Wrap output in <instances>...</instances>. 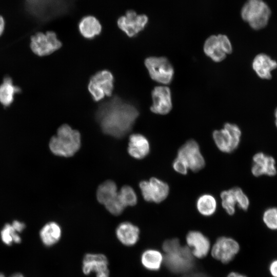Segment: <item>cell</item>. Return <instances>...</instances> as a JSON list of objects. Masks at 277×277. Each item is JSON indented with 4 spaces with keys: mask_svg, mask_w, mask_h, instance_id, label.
<instances>
[{
    "mask_svg": "<svg viewBox=\"0 0 277 277\" xmlns=\"http://www.w3.org/2000/svg\"><path fill=\"white\" fill-rule=\"evenodd\" d=\"M138 115L134 104L117 95L101 103L95 114L103 132L117 138L130 131Z\"/></svg>",
    "mask_w": 277,
    "mask_h": 277,
    "instance_id": "6da1fadb",
    "label": "cell"
},
{
    "mask_svg": "<svg viewBox=\"0 0 277 277\" xmlns=\"http://www.w3.org/2000/svg\"><path fill=\"white\" fill-rule=\"evenodd\" d=\"M12 226L17 231V232H22L25 228L24 223L17 221H14L12 224Z\"/></svg>",
    "mask_w": 277,
    "mask_h": 277,
    "instance_id": "d6a6232c",
    "label": "cell"
},
{
    "mask_svg": "<svg viewBox=\"0 0 277 277\" xmlns=\"http://www.w3.org/2000/svg\"><path fill=\"white\" fill-rule=\"evenodd\" d=\"M150 144L148 139L140 133L131 134L128 147L129 154L136 159L145 157L149 153Z\"/></svg>",
    "mask_w": 277,
    "mask_h": 277,
    "instance_id": "ffe728a7",
    "label": "cell"
},
{
    "mask_svg": "<svg viewBox=\"0 0 277 277\" xmlns=\"http://www.w3.org/2000/svg\"><path fill=\"white\" fill-rule=\"evenodd\" d=\"M139 187L144 199L147 202L161 203L167 197L169 192V185L156 177L141 182Z\"/></svg>",
    "mask_w": 277,
    "mask_h": 277,
    "instance_id": "30bf717a",
    "label": "cell"
},
{
    "mask_svg": "<svg viewBox=\"0 0 277 277\" xmlns=\"http://www.w3.org/2000/svg\"><path fill=\"white\" fill-rule=\"evenodd\" d=\"M222 205L226 212L230 215L235 211L236 201L233 188L223 191L220 194Z\"/></svg>",
    "mask_w": 277,
    "mask_h": 277,
    "instance_id": "4316f807",
    "label": "cell"
},
{
    "mask_svg": "<svg viewBox=\"0 0 277 277\" xmlns=\"http://www.w3.org/2000/svg\"><path fill=\"white\" fill-rule=\"evenodd\" d=\"M5 29V21L4 17L0 15V38L3 35Z\"/></svg>",
    "mask_w": 277,
    "mask_h": 277,
    "instance_id": "836d02e7",
    "label": "cell"
},
{
    "mask_svg": "<svg viewBox=\"0 0 277 277\" xmlns=\"http://www.w3.org/2000/svg\"><path fill=\"white\" fill-rule=\"evenodd\" d=\"M186 242L192 254L197 258H203L208 253L210 244L208 239L197 231H191L186 238Z\"/></svg>",
    "mask_w": 277,
    "mask_h": 277,
    "instance_id": "e0dca14e",
    "label": "cell"
},
{
    "mask_svg": "<svg viewBox=\"0 0 277 277\" xmlns=\"http://www.w3.org/2000/svg\"><path fill=\"white\" fill-rule=\"evenodd\" d=\"M192 253L189 248L180 245L166 253L164 261L167 268L174 273L189 271L193 265Z\"/></svg>",
    "mask_w": 277,
    "mask_h": 277,
    "instance_id": "52a82bcc",
    "label": "cell"
},
{
    "mask_svg": "<svg viewBox=\"0 0 277 277\" xmlns=\"http://www.w3.org/2000/svg\"><path fill=\"white\" fill-rule=\"evenodd\" d=\"M151 111L156 114H166L172 109L171 91L166 86L155 87L152 91Z\"/></svg>",
    "mask_w": 277,
    "mask_h": 277,
    "instance_id": "9a60e30c",
    "label": "cell"
},
{
    "mask_svg": "<svg viewBox=\"0 0 277 277\" xmlns=\"http://www.w3.org/2000/svg\"><path fill=\"white\" fill-rule=\"evenodd\" d=\"M269 271L272 277H277V259L272 260L269 264Z\"/></svg>",
    "mask_w": 277,
    "mask_h": 277,
    "instance_id": "1f68e13d",
    "label": "cell"
},
{
    "mask_svg": "<svg viewBox=\"0 0 277 277\" xmlns=\"http://www.w3.org/2000/svg\"><path fill=\"white\" fill-rule=\"evenodd\" d=\"M270 15L269 6L262 0H248L241 10L242 18L254 30L264 28Z\"/></svg>",
    "mask_w": 277,
    "mask_h": 277,
    "instance_id": "3957f363",
    "label": "cell"
},
{
    "mask_svg": "<svg viewBox=\"0 0 277 277\" xmlns=\"http://www.w3.org/2000/svg\"><path fill=\"white\" fill-rule=\"evenodd\" d=\"M113 88V75L107 70L100 71L92 75L88 86L92 99L96 102L101 101L105 96H111Z\"/></svg>",
    "mask_w": 277,
    "mask_h": 277,
    "instance_id": "8992f818",
    "label": "cell"
},
{
    "mask_svg": "<svg viewBox=\"0 0 277 277\" xmlns=\"http://www.w3.org/2000/svg\"><path fill=\"white\" fill-rule=\"evenodd\" d=\"M252 160L251 172L254 176L258 177L266 175L272 176L276 174L275 161L271 156L258 152L254 155Z\"/></svg>",
    "mask_w": 277,
    "mask_h": 277,
    "instance_id": "2e32d148",
    "label": "cell"
},
{
    "mask_svg": "<svg viewBox=\"0 0 277 277\" xmlns=\"http://www.w3.org/2000/svg\"><path fill=\"white\" fill-rule=\"evenodd\" d=\"M275 126H276V127L277 128V119H275Z\"/></svg>",
    "mask_w": 277,
    "mask_h": 277,
    "instance_id": "74e56055",
    "label": "cell"
},
{
    "mask_svg": "<svg viewBox=\"0 0 277 277\" xmlns=\"http://www.w3.org/2000/svg\"><path fill=\"white\" fill-rule=\"evenodd\" d=\"M78 30L83 37L92 39L100 34L102 26L96 17L88 15L81 19L78 24Z\"/></svg>",
    "mask_w": 277,
    "mask_h": 277,
    "instance_id": "44dd1931",
    "label": "cell"
},
{
    "mask_svg": "<svg viewBox=\"0 0 277 277\" xmlns=\"http://www.w3.org/2000/svg\"><path fill=\"white\" fill-rule=\"evenodd\" d=\"M263 221L266 226L272 230H277V208L266 209L263 215Z\"/></svg>",
    "mask_w": 277,
    "mask_h": 277,
    "instance_id": "f1b7e54d",
    "label": "cell"
},
{
    "mask_svg": "<svg viewBox=\"0 0 277 277\" xmlns=\"http://www.w3.org/2000/svg\"><path fill=\"white\" fill-rule=\"evenodd\" d=\"M144 63L153 80L163 84H167L171 82L174 70L167 58L164 57L151 56L147 58Z\"/></svg>",
    "mask_w": 277,
    "mask_h": 277,
    "instance_id": "ba28073f",
    "label": "cell"
},
{
    "mask_svg": "<svg viewBox=\"0 0 277 277\" xmlns=\"http://www.w3.org/2000/svg\"><path fill=\"white\" fill-rule=\"evenodd\" d=\"M252 66L259 77L270 80L272 77L271 71L277 68V62L268 55L262 53L255 56Z\"/></svg>",
    "mask_w": 277,
    "mask_h": 277,
    "instance_id": "ac0fdd59",
    "label": "cell"
},
{
    "mask_svg": "<svg viewBox=\"0 0 277 277\" xmlns=\"http://www.w3.org/2000/svg\"><path fill=\"white\" fill-rule=\"evenodd\" d=\"M19 91V89L13 85L10 77H5L0 85V103L6 107L10 106L13 101L14 94Z\"/></svg>",
    "mask_w": 277,
    "mask_h": 277,
    "instance_id": "484cf974",
    "label": "cell"
},
{
    "mask_svg": "<svg viewBox=\"0 0 277 277\" xmlns=\"http://www.w3.org/2000/svg\"><path fill=\"white\" fill-rule=\"evenodd\" d=\"M196 207L198 212L205 216H210L214 214L217 209V202L212 195L205 193L197 199Z\"/></svg>",
    "mask_w": 277,
    "mask_h": 277,
    "instance_id": "cb8c5ba5",
    "label": "cell"
},
{
    "mask_svg": "<svg viewBox=\"0 0 277 277\" xmlns=\"http://www.w3.org/2000/svg\"><path fill=\"white\" fill-rule=\"evenodd\" d=\"M172 167L176 172L183 175L186 174L189 169L186 163L177 157L174 160Z\"/></svg>",
    "mask_w": 277,
    "mask_h": 277,
    "instance_id": "4dcf8cb0",
    "label": "cell"
},
{
    "mask_svg": "<svg viewBox=\"0 0 277 277\" xmlns=\"http://www.w3.org/2000/svg\"><path fill=\"white\" fill-rule=\"evenodd\" d=\"M62 46V42L53 31H38L30 36V49L35 54L39 56L50 55Z\"/></svg>",
    "mask_w": 277,
    "mask_h": 277,
    "instance_id": "277c9868",
    "label": "cell"
},
{
    "mask_svg": "<svg viewBox=\"0 0 277 277\" xmlns=\"http://www.w3.org/2000/svg\"><path fill=\"white\" fill-rule=\"evenodd\" d=\"M62 235V229L60 225L54 222L45 224L39 232L42 243L47 247L56 244Z\"/></svg>",
    "mask_w": 277,
    "mask_h": 277,
    "instance_id": "7402d4cb",
    "label": "cell"
},
{
    "mask_svg": "<svg viewBox=\"0 0 277 277\" xmlns=\"http://www.w3.org/2000/svg\"><path fill=\"white\" fill-rule=\"evenodd\" d=\"M148 17L144 14H137L133 10H128L125 15L121 16L117 20L119 28L129 37L136 35L142 31L148 22Z\"/></svg>",
    "mask_w": 277,
    "mask_h": 277,
    "instance_id": "5bb4252c",
    "label": "cell"
},
{
    "mask_svg": "<svg viewBox=\"0 0 277 277\" xmlns=\"http://www.w3.org/2000/svg\"><path fill=\"white\" fill-rule=\"evenodd\" d=\"M108 260L103 253H86L82 261V271L89 275L94 272L96 277H109Z\"/></svg>",
    "mask_w": 277,
    "mask_h": 277,
    "instance_id": "7c38bea8",
    "label": "cell"
},
{
    "mask_svg": "<svg viewBox=\"0 0 277 277\" xmlns=\"http://www.w3.org/2000/svg\"><path fill=\"white\" fill-rule=\"evenodd\" d=\"M0 277H6V276L4 274H3L2 273H0ZM9 277H24V276L21 273H14V274L11 275Z\"/></svg>",
    "mask_w": 277,
    "mask_h": 277,
    "instance_id": "d590c367",
    "label": "cell"
},
{
    "mask_svg": "<svg viewBox=\"0 0 277 277\" xmlns=\"http://www.w3.org/2000/svg\"><path fill=\"white\" fill-rule=\"evenodd\" d=\"M2 241L7 245H11L12 243H20L21 238L17 231L9 224H6L1 232Z\"/></svg>",
    "mask_w": 277,
    "mask_h": 277,
    "instance_id": "83f0119b",
    "label": "cell"
},
{
    "mask_svg": "<svg viewBox=\"0 0 277 277\" xmlns=\"http://www.w3.org/2000/svg\"><path fill=\"white\" fill-rule=\"evenodd\" d=\"M242 132L235 124L226 123L224 128L214 130L212 136L217 148L223 152L231 153L239 146Z\"/></svg>",
    "mask_w": 277,
    "mask_h": 277,
    "instance_id": "5b68a950",
    "label": "cell"
},
{
    "mask_svg": "<svg viewBox=\"0 0 277 277\" xmlns=\"http://www.w3.org/2000/svg\"><path fill=\"white\" fill-rule=\"evenodd\" d=\"M232 50L229 38L222 34L210 36L206 40L204 45L205 53L216 62L223 61L226 54L232 52Z\"/></svg>",
    "mask_w": 277,
    "mask_h": 277,
    "instance_id": "8fae6325",
    "label": "cell"
},
{
    "mask_svg": "<svg viewBox=\"0 0 277 277\" xmlns=\"http://www.w3.org/2000/svg\"><path fill=\"white\" fill-rule=\"evenodd\" d=\"M274 116L275 117V119H277V107L275 108L274 111Z\"/></svg>",
    "mask_w": 277,
    "mask_h": 277,
    "instance_id": "8d00e7d4",
    "label": "cell"
},
{
    "mask_svg": "<svg viewBox=\"0 0 277 277\" xmlns=\"http://www.w3.org/2000/svg\"><path fill=\"white\" fill-rule=\"evenodd\" d=\"M141 261L145 268L150 271H156L161 266L163 261V257L160 251L149 249L146 250L142 253Z\"/></svg>",
    "mask_w": 277,
    "mask_h": 277,
    "instance_id": "603a6c76",
    "label": "cell"
},
{
    "mask_svg": "<svg viewBox=\"0 0 277 277\" xmlns=\"http://www.w3.org/2000/svg\"><path fill=\"white\" fill-rule=\"evenodd\" d=\"M177 157L183 160L188 169L196 172L205 165V161L201 152L199 145L193 140L187 141L179 149Z\"/></svg>",
    "mask_w": 277,
    "mask_h": 277,
    "instance_id": "9c48e42d",
    "label": "cell"
},
{
    "mask_svg": "<svg viewBox=\"0 0 277 277\" xmlns=\"http://www.w3.org/2000/svg\"><path fill=\"white\" fill-rule=\"evenodd\" d=\"M117 192L116 184L112 181L107 180L98 186L96 191L97 200L105 206L115 197Z\"/></svg>",
    "mask_w": 277,
    "mask_h": 277,
    "instance_id": "d4e9b609",
    "label": "cell"
},
{
    "mask_svg": "<svg viewBox=\"0 0 277 277\" xmlns=\"http://www.w3.org/2000/svg\"><path fill=\"white\" fill-rule=\"evenodd\" d=\"M81 134L67 124L61 126L56 135L51 137L49 148L55 155L70 157L73 156L81 147Z\"/></svg>",
    "mask_w": 277,
    "mask_h": 277,
    "instance_id": "7a4b0ae2",
    "label": "cell"
},
{
    "mask_svg": "<svg viewBox=\"0 0 277 277\" xmlns=\"http://www.w3.org/2000/svg\"><path fill=\"white\" fill-rule=\"evenodd\" d=\"M140 232L136 226L128 222L120 224L115 230L118 240L126 246H132L136 244L139 240Z\"/></svg>",
    "mask_w": 277,
    "mask_h": 277,
    "instance_id": "d6986e66",
    "label": "cell"
},
{
    "mask_svg": "<svg viewBox=\"0 0 277 277\" xmlns=\"http://www.w3.org/2000/svg\"><path fill=\"white\" fill-rule=\"evenodd\" d=\"M239 243L228 237H220L214 244L211 249L212 256L223 263L232 261L239 252Z\"/></svg>",
    "mask_w": 277,
    "mask_h": 277,
    "instance_id": "4fadbf2b",
    "label": "cell"
},
{
    "mask_svg": "<svg viewBox=\"0 0 277 277\" xmlns=\"http://www.w3.org/2000/svg\"><path fill=\"white\" fill-rule=\"evenodd\" d=\"M227 277H247L246 275L238 273V272H231L229 273Z\"/></svg>",
    "mask_w": 277,
    "mask_h": 277,
    "instance_id": "e575fe53",
    "label": "cell"
},
{
    "mask_svg": "<svg viewBox=\"0 0 277 277\" xmlns=\"http://www.w3.org/2000/svg\"><path fill=\"white\" fill-rule=\"evenodd\" d=\"M235 197L236 205L243 210H247L249 206V200L247 195L241 188L236 187L232 188Z\"/></svg>",
    "mask_w": 277,
    "mask_h": 277,
    "instance_id": "f546056e",
    "label": "cell"
}]
</instances>
